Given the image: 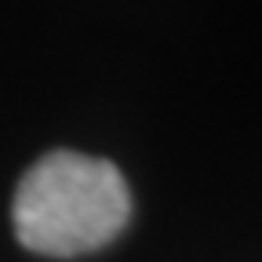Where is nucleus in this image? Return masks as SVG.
Returning a JSON list of instances; mask_svg holds the SVG:
<instances>
[{"label":"nucleus","instance_id":"1","mask_svg":"<svg viewBox=\"0 0 262 262\" xmlns=\"http://www.w3.org/2000/svg\"><path fill=\"white\" fill-rule=\"evenodd\" d=\"M131 215L124 175L102 157L58 149L22 175L11 219L22 248L73 258L106 248Z\"/></svg>","mask_w":262,"mask_h":262}]
</instances>
